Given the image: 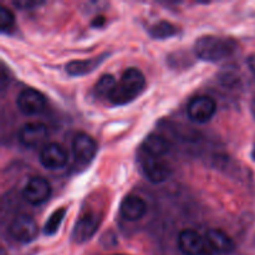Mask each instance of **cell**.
Returning <instances> with one entry per match:
<instances>
[{"mask_svg":"<svg viewBox=\"0 0 255 255\" xmlns=\"http://www.w3.org/2000/svg\"><path fill=\"white\" fill-rule=\"evenodd\" d=\"M217 112V102L208 95H198L187 105V116L196 124H207Z\"/></svg>","mask_w":255,"mask_h":255,"instance_id":"obj_3","label":"cell"},{"mask_svg":"<svg viewBox=\"0 0 255 255\" xmlns=\"http://www.w3.org/2000/svg\"><path fill=\"white\" fill-rule=\"evenodd\" d=\"M142 172L152 183H163L171 176V167L166 161L157 157H149L144 154L141 162Z\"/></svg>","mask_w":255,"mask_h":255,"instance_id":"obj_12","label":"cell"},{"mask_svg":"<svg viewBox=\"0 0 255 255\" xmlns=\"http://www.w3.org/2000/svg\"><path fill=\"white\" fill-rule=\"evenodd\" d=\"M15 25V16L6 6L0 7V29L2 32H9Z\"/></svg>","mask_w":255,"mask_h":255,"instance_id":"obj_20","label":"cell"},{"mask_svg":"<svg viewBox=\"0 0 255 255\" xmlns=\"http://www.w3.org/2000/svg\"><path fill=\"white\" fill-rule=\"evenodd\" d=\"M105 22H106V17L102 16V15H100V16H96L94 20H92V27H102L105 25Z\"/></svg>","mask_w":255,"mask_h":255,"instance_id":"obj_22","label":"cell"},{"mask_svg":"<svg viewBox=\"0 0 255 255\" xmlns=\"http://www.w3.org/2000/svg\"><path fill=\"white\" fill-rule=\"evenodd\" d=\"M148 211V206L141 197L129 194L122 199L120 204V214L128 222H137L143 218Z\"/></svg>","mask_w":255,"mask_h":255,"instance_id":"obj_13","label":"cell"},{"mask_svg":"<svg viewBox=\"0 0 255 255\" xmlns=\"http://www.w3.org/2000/svg\"><path fill=\"white\" fill-rule=\"evenodd\" d=\"M97 153V143L90 134L79 132L72 139V154L77 163L87 166Z\"/></svg>","mask_w":255,"mask_h":255,"instance_id":"obj_9","label":"cell"},{"mask_svg":"<svg viewBox=\"0 0 255 255\" xmlns=\"http://www.w3.org/2000/svg\"><path fill=\"white\" fill-rule=\"evenodd\" d=\"M16 106L21 114L26 116H34L44 111L46 106V99L37 90L25 89L17 95Z\"/></svg>","mask_w":255,"mask_h":255,"instance_id":"obj_10","label":"cell"},{"mask_svg":"<svg viewBox=\"0 0 255 255\" xmlns=\"http://www.w3.org/2000/svg\"><path fill=\"white\" fill-rule=\"evenodd\" d=\"M178 249L184 255H212L213 252L209 248L206 237L201 236L193 229H184L178 234L177 239Z\"/></svg>","mask_w":255,"mask_h":255,"instance_id":"obj_5","label":"cell"},{"mask_svg":"<svg viewBox=\"0 0 255 255\" xmlns=\"http://www.w3.org/2000/svg\"><path fill=\"white\" fill-rule=\"evenodd\" d=\"M146 87V77L137 67L125 70L121 79L109 97L110 102L116 106H124L136 100Z\"/></svg>","mask_w":255,"mask_h":255,"instance_id":"obj_2","label":"cell"},{"mask_svg":"<svg viewBox=\"0 0 255 255\" xmlns=\"http://www.w3.org/2000/svg\"><path fill=\"white\" fill-rule=\"evenodd\" d=\"M248 66L255 75V55H252L251 57H248Z\"/></svg>","mask_w":255,"mask_h":255,"instance_id":"obj_23","label":"cell"},{"mask_svg":"<svg viewBox=\"0 0 255 255\" xmlns=\"http://www.w3.org/2000/svg\"><path fill=\"white\" fill-rule=\"evenodd\" d=\"M204 237L213 253L231 254L236 249L233 239L222 229H209Z\"/></svg>","mask_w":255,"mask_h":255,"instance_id":"obj_14","label":"cell"},{"mask_svg":"<svg viewBox=\"0 0 255 255\" xmlns=\"http://www.w3.org/2000/svg\"><path fill=\"white\" fill-rule=\"evenodd\" d=\"M66 214V209L65 208H57L56 211L52 212L51 216L46 221L44 226V234L45 236H54L57 231H59L60 226H61L62 221Z\"/></svg>","mask_w":255,"mask_h":255,"instance_id":"obj_19","label":"cell"},{"mask_svg":"<svg viewBox=\"0 0 255 255\" xmlns=\"http://www.w3.org/2000/svg\"><path fill=\"white\" fill-rule=\"evenodd\" d=\"M116 85L117 81L114 75H102L99 79V81L96 82V85H95V95L97 97H106V99H109L111 96L112 91L115 90V87H116Z\"/></svg>","mask_w":255,"mask_h":255,"instance_id":"obj_18","label":"cell"},{"mask_svg":"<svg viewBox=\"0 0 255 255\" xmlns=\"http://www.w3.org/2000/svg\"><path fill=\"white\" fill-rule=\"evenodd\" d=\"M100 223H101V218L99 214L94 212H87L82 214L74 227L72 241L77 244H81L91 239L99 229Z\"/></svg>","mask_w":255,"mask_h":255,"instance_id":"obj_11","label":"cell"},{"mask_svg":"<svg viewBox=\"0 0 255 255\" xmlns=\"http://www.w3.org/2000/svg\"><path fill=\"white\" fill-rule=\"evenodd\" d=\"M104 57L99 56L95 59H86V60H72V61L67 62L65 70L71 76H84V75L90 74L94 71L102 61Z\"/></svg>","mask_w":255,"mask_h":255,"instance_id":"obj_16","label":"cell"},{"mask_svg":"<svg viewBox=\"0 0 255 255\" xmlns=\"http://www.w3.org/2000/svg\"><path fill=\"white\" fill-rule=\"evenodd\" d=\"M251 109H252V114H253L254 119H255V99L252 101V105H251Z\"/></svg>","mask_w":255,"mask_h":255,"instance_id":"obj_24","label":"cell"},{"mask_svg":"<svg viewBox=\"0 0 255 255\" xmlns=\"http://www.w3.org/2000/svg\"><path fill=\"white\" fill-rule=\"evenodd\" d=\"M168 142L164 137L159 136L157 133H151L144 138L143 143H142V151L146 156L149 157H157V158H162L164 154L168 153Z\"/></svg>","mask_w":255,"mask_h":255,"instance_id":"obj_15","label":"cell"},{"mask_svg":"<svg viewBox=\"0 0 255 255\" xmlns=\"http://www.w3.org/2000/svg\"><path fill=\"white\" fill-rule=\"evenodd\" d=\"M44 1H39V0H20V1H14L12 5L17 9L21 10H32L37 6H41Z\"/></svg>","mask_w":255,"mask_h":255,"instance_id":"obj_21","label":"cell"},{"mask_svg":"<svg viewBox=\"0 0 255 255\" xmlns=\"http://www.w3.org/2000/svg\"><path fill=\"white\" fill-rule=\"evenodd\" d=\"M22 198L32 206H40L51 196V186L42 177H32L22 188Z\"/></svg>","mask_w":255,"mask_h":255,"instance_id":"obj_8","label":"cell"},{"mask_svg":"<svg viewBox=\"0 0 255 255\" xmlns=\"http://www.w3.org/2000/svg\"><path fill=\"white\" fill-rule=\"evenodd\" d=\"M238 49L234 39L217 35H206L197 39L193 51L199 60L208 62H219L231 57Z\"/></svg>","mask_w":255,"mask_h":255,"instance_id":"obj_1","label":"cell"},{"mask_svg":"<svg viewBox=\"0 0 255 255\" xmlns=\"http://www.w3.org/2000/svg\"><path fill=\"white\" fill-rule=\"evenodd\" d=\"M39 226L36 221L29 214H20L11 221L9 226V234L14 241L27 244L34 242L39 236Z\"/></svg>","mask_w":255,"mask_h":255,"instance_id":"obj_4","label":"cell"},{"mask_svg":"<svg viewBox=\"0 0 255 255\" xmlns=\"http://www.w3.org/2000/svg\"><path fill=\"white\" fill-rule=\"evenodd\" d=\"M252 157H253V158L255 159V144H254V147H253V151H252Z\"/></svg>","mask_w":255,"mask_h":255,"instance_id":"obj_25","label":"cell"},{"mask_svg":"<svg viewBox=\"0 0 255 255\" xmlns=\"http://www.w3.org/2000/svg\"><path fill=\"white\" fill-rule=\"evenodd\" d=\"M149 35H151L153 39L157 40H164L168 39V37H173L178 34V27L176 25H173L172 22L166 21V20H162V21L156 22V24L152 25L148 30Z\"/></svg>","mask_w":255,"mask_h":255,"instance_id":"obj_17","label":"cell"},{"mask_svg":"<svg viewBox=\"0 0 255 255\" xmlns=\"http://www.w3.org/2000/svg\"><path fill=\"white\" fill-rule=\"evenodd\" d=\"M47 137H49V128L41 122H27L20 127L17 133L19 142L26 148L44 147Z\"/></svg>","mask_w":255,"mask_h":255,"instance_id":"obj_6","label":"cell"},{"mask_svg":"<svg viewBox=\"0 0 255 255\" xmlns=\"http://www.w3.org/2000/svg\"><path fill=\"white\" fill-rule=\"evenodd\" d=\"M40 163L42 167L51 171L64 168L69 162V153L66 148L56 142L46 143L40 151Z\"/></svg>","mask_w":255,"mask_h":255,"instance_id":"obj_7","label":"cell"},{"mask_svg":"<svg viewBox=\"0 0 255 255\" xmlns=\"http://www.w3.org/2000/svg\"><path fill=\"white\" fill-rule=\"evenodd\" d=\"M114 255H129V254H114Z\"/></svg>","mask_w":255,"mask_h":255,"instance_id":"obj_26","label":"cell"}]
</instances>
